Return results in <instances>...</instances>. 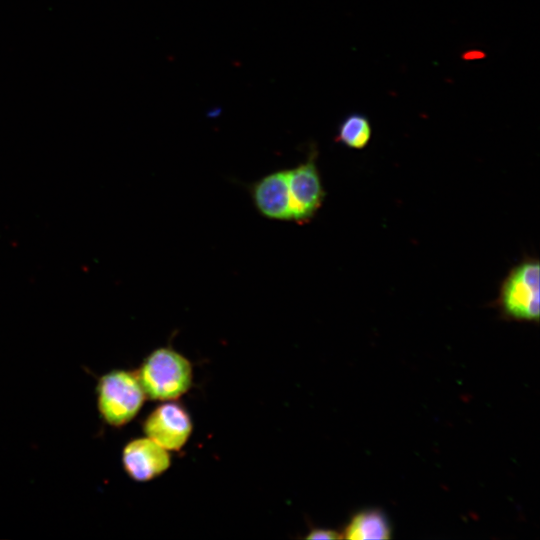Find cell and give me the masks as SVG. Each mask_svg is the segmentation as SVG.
<instances>
[{"label":"cell","instance_id":"cell-1","mask_svg":"<svg viewBox=\"0 0 540 540\" xmlns=\"http://www.w3.org/2000/svg\"><path fill=\"white\" fill-rule=\"evenodd\" d=\"M145 395L151 400L174 401L192 385V365L170 348L151 352L136 371Z\"/></svg>","mask_w":540,"mask_h":540},{"label":"cell","instance_id":"cell-2","mask_svg":"<svg viewBox=\"0 0 540 540\" xmlns=\"http://www.w3.org/2000/svg\"><path fill=\"white\" fill-rule=\"evenodd\" d=\"M96 392L99 414L113 427H121L134 419L146 397L136 372L119 369L102 375Z\"/></svg>","mask_w":540,"mask_h":540},{"label":"cell","instance_id":"cell-3","mask_svg":"<svg viewBox=\"0 0 540 540\" xmlns=\"http://www.w3.org/2000/svg\"><path fill=\"white\" fill-rule=\"evenodd\" d=\"M540 266L527 260L507 276L500 291V307L505 316L518 321H539Z\"/></svg>","mask_w":540,"mask_h":540},{"label":"cell","instance_id":"cell-4","mask_svg":"<svg viewBox=\"0 0 540 540\" xmlns=\"http://www.w3.org/2000/svg\"><path fill=\"white\" fill-rule=\"evenodd\" d=\"M292 221L305 223L321 207L325 192L315 163V154L296 167L287 170Z\"/></svg>","mask_w":540,"mask_h":540},{"label":"cell","instance_id":"cell-5","mask_svg":"<svg viewBox=\"0 0 540 540\" xmlns=\"http://www.w3.org/2000/svg\"><path fill=\"white\" fill-rule=\"evenodd\" d=\"M143 431L146 437L168 451L180 450L192 432V422L187 411L173 401L156 407L145 419Z\"/></svg>","mask_w":540,"mask_h":540},{"label":"cell","instance_id":"cell-6","mask_svg":"<svg viewBox=\"0 0 540 540\" xmlns=\"http://www.w3.org/2000/svg\"><path fill=\"white\" fill-rule=\"evenodd\" d=\"M126 473L135 481H149L166 471L171 463L168 450L148 437L126 444L122 453Z\"/></svg>","mask_w":540,"mask_h":540},{"label":"cell","instance_id":"cell-7","mask_svg":"<svg viewBox=\"0 0 540 540\" xmlns=\"http://www.w3.org/2000/svg\"><path fill=\"white\" fill-rule=\"evenodd\" d=\"M251 195L257 210L264 217L292 221L287 170L276 171L261 178L253 184Z\"/></svg>","mask_w":540,"mask_h":540},{"label":"cell","instance_id":"cell-8","mask_svg":"<svg viewBox=\"0 0 540 540\" xmlns=\"http://www.w3.org/2000/svg\"><path fill=\"white\" fill-rule=\"evenodd\" d=\"M391 535L392 529L385 514L377 509H368L358 512L350 519L342 538L389 539Z\"/></svg>","mask_w":540,"mask_h":540},{"label":"cell","instance_id":"cell-9","mask_svg":"<svg viewBox=\"0 0 540 540\" xmlns=\"http://www.w3.org/2000/svg\"><path fill=\"white\" fill-rule=\"evenodd\" d=\"M372 127L368 117L354 112L339 124L335 140L352 149H363L371 139Z\"/></svg>","mask_w":540,"mask_h":540},{"label":"cell","instance_id":"cell-10","mask_svg":"<svg viewBox=\"0 0 540 540\" xmlns=\"http://www.w3.org/2000/svg\"><path fill=\"white\" fill-rule=\"evenodd\" d=\"M307 539H339L342 535L331 529H314L306 536Z\"/></svg>","mask_w":540,"mask_h":540}]
</instances>
